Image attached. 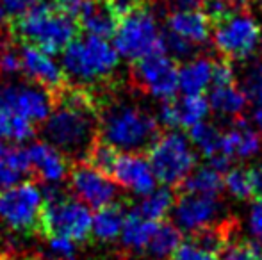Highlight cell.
Returning a JSON list of instances; mask_svg holds the SVG:
<instances>
[{
    "instance_id": "1",
    "label": "cell",
    "mask_w": 262,
    "mask_h": 260,
    "mask_svg": "<svg viewBox=\"0 0 262 260\" xmlns=\"http://www.w3.org/2000/svg\"><path fill=\"white\" fill-rule=\"evenodd\" d=\"M54 107L43 127L45 143L73 162H82L98 137V102L88 87L64 84L54 91Z\"/></svg>"
},
{
    "instance_id": "2",
    "label": "cell",
    "mask_w": 262,
    "mask_h": 260,
    "mask_svg": "<svg viewBox=\"0 0 262 260\" xmlns=\"http://www.w3.org/2000/svg\"><path fill=\"white\" fill-rule=\"evenodd\" d=\"M100 139L127 153H148L161 137V125L148 111L123 100L98 107Z\"/></svg>"
},
{
    "instance_id": "3",
    "label": "cell",
    "mask_w": 262,
    "mask_h": 260,
    "mask_svg": "<svg viewBox=\"0 0 262 260\" xmlns=\"http://www.w3.org/2000/svg\"><path fill=\"white\" fill-rule=\"evenodd\" d=\"M79 23L59 13L54 0H38L27 13L14 16L9 23V34L21 45H31L52 56L59 54L79 38Z\"/></svg>"
},
{
    "instance_id": "4",
    "label": "cell",
    "mask_w": 262,
    "mask_h": 260,
    "mask_svg": "<svg viewBox=\"0 0 262 260\" xmlns=\"http://www.w3.org/2000/svg\"><path fill=\"white\" fill-rule=\"evenodd\" d=\"M43 207L38 232L43 237H66L73 243H84L90 237L93 216L79 200L70 198L59 185L47 184L43 189Z\"/></svg>"
},
{
    "instance_id": "5",
    "label": "cell",
    "mask_w": 262,
    "mask_h": 260,
    "mask_svg": "<svg viewBox=\"0 0 262 260\" xmlns=\"http://www.w3.org/2000/svg\"><path fill=\"white\" fill-rule=\"evenodd\" d=\"M118 52L107 39L97 36L77 38L62 50V72L75 86L97 82L116 69Z\"/></svg>"
},
{
    "instance_id": "6",
    "label": "cell",
    "mask_w": 262,
    "mask_h": 260,
    "mask_svg": "<svg viewBox=\"0 0 262 260\" xmlns=\"http://www.w3.org/2000/svg\"><path fill=\"white\" fill-rule=\"evenodd\" d=\"M113 38L114 49L125 59L136 61L148 54H166L162 32L159 31L156 14L152 13L148 4H145L141 9L134 11L128 16L121 18Z\"/></svg>"
},
{
    "instance_id": "7",
    "label": "cell",
    "mask_w": 262,
    "mask_h": 260,
    "mask_svg": "<svg viewBox=\"0 0 262 260\" xmlns=\"http://www.w3.org/2000/svg\"><path fill=\"white\" fill-rule=\"evenodd\" d=\"M148 162L156 180L166 187H179L194 170L196 155L182 134L168 132L150 148Z\"/></svg>"
},
{
    "instance_id": "8",
    "label": "cell",
    "mask_w": 262,
    "mask_h": 260,
    "mask_svg": "<svg viewBox=\"0 0 262 260\" xmlns=\"http://www.w3.org/2000/svg\"><path fill=\"white\" fill-rule=\"evenodd\" d=\"M212 29L214 46L228 61L248 59L260 39V27L248 9L237 11Z\"/></svg>"
},
{
    "instance_id": "9",
    "label": "cell",
    "mask_w": 262,
    "mask_h": 260,
    "mask_svg": "<svg viewBox=\"0 0 262 260\" xmlns=\"http://www.w3.org/2000/svg\"><path fill=\"white\" fill-rule=\"evenodd\" d=\"M41 207V189L32 180L6 189L0 195V218L16 232H38Z\"/></svg>"
},
{
    "instance_id": "10",
    "label": "cell",
    "mask_w": 262,
    "mask_h": 260,
    "mask_svg": "<svg viewBox=\"0 0 262 260\" xmlns=\"http://www.w3.org/2000/svg\"><path fill=\"white\" fill-rule=\"evenodd\" d=\"M54 107L52 93L38 84H0V112L20 116L31 123H41Z\"/></svg>"
},
{
    "instance_id": "11",
    "label": "cell",
    "mask_w": 262,
    "mask_h": 260,
    "mask_svg": "<svg viewBox=\"0 0 262 260\" xmlns=\"http://www.w3.org/2000/svg\"><path fill=\"white\" fill-rule=\"evenodd\" d=\"M130 75L138 89L161 100L173 98L179 89V66L164 52L148 54L132 61Z\"/></svg>"
},
{
    "instance_id": "12",
    "label": "cell",
    "mask_w": 262,
    "mask_h": 260,
    "mask_svg": "<svg viewBox=\"0 0 262 260\" xmlns=\"http://www.w3.org/2000/svg\"><path fill=\"white\" fill-rule=\"evenodd\" d=\"M70 187L84 205L102 208L116 198V184L88 162H73L70 168Z\"/></svg>"
},
{
    "instance_id": "13",
    "label": "cell",
    "mask_w": 262,
    "mask_h": 260,
    "mask_svg": "<svg viewBox=\"0 0 262 260\" xmlns=\"http://www.w3.org/2000/svg\"><path fill=\"white\" fill-rule=\"evenodd\" d=\"M221 210L220 198L214 195L179 193L175 200V223L182 232L193 233L210 226Z\"/></svg>"
},
{
    "instance_id": "14",
    "label": "cell",
    "mask_w": 262,
    "mask_h": 260,
    "mask_svg": "<svg viewBox=\"0 0 262 260\" xmlns=\"http://www.w3.org/2000/svg\"><path fill=\"white\" fill-rule=\"evenodd\" d=\"M111 178L141 196L150 195L157 184L148 159H145L141 153H120Z\"/></svg>"
},
{
    "instance_id": "15",
    "label": "cell",
    "mask_w": 262,
    "mask_h": 260,
    "mask_svg": "<svg viewBox=\"0 0 262 260\" xmlns=\"http://www.w3.org/2000/svg\"><path fill=\"white\" fill-rule=\"evenodd\" d=\"M20 56H21V72L34 84L45 87L50 93L61 89L64 84H68L62 68H59L52 57L43 52V50L31 45H21Z\"/></svg>"
},
{
    "instance_id": "16",
    "label": "cell",
    "mask_w": 262,
    "mask_h": 260,
    "mask_svg": "<svg viewBox=\"0 0 262 260\" xmlns=\"http://www.w3.org/2000/svg\"><path fill=\"white\" fill-rule=\"evenodd\" d=\"M25 150L31 162L32 178H39L47 184H59L70 173L68 159L49 143H32Z\"/></svg>"
},
{
    "instance_id": "17",
    "label": "cell",
    "mask_w": 262,
    "mask_h": 260,
    "mask_svg": "<svg viewBox=\"0 0 262 260\" xmlns=\"http://www.w3.org/2000/svg\"><path fill=\"white\" fill-rule=\"evenodd\" d=\"M260 135L245 118H235L232 127L221 135V153L228 159H246L260 150Z\"/></svg>"
},
{
    "instance_id": "18",
    "label": "cell",
    "mask_w": 262,
    "mask_h": 260,
    "mask_svg": "<svg viewBox=\"0 0 262 260\" xmlns=\"http://www.w3.org/2000/svg\"><path fill=\"white\" fill-rule=\"evenodd\" d=\"M166 29L194 45H204L210 38L212 23L202 11H173L166 16Z\"/></svg>"
},
{
    "instance_id": "19",
    "label": "cell",
    "mask_w": 262,
    "mask_h": 260,
    "mask_svg": "<svg viewBox=\"0 0 262 260\" xmlns=\"http://www.w3.org/2000/svg\"><path fill=\"white\" fill-rule=\"evenodd\" d=\"M77 23L88 34L109 39L116 32L120 20L105 6L104 0H86V4L82 7V13L77 18Z\"/></svg>"
},
{
    "instance_id": "20",
    "label": "cell",
    "mask_w": 262,
    "mask_h": 260,
    "mask_svg": "<svg viewBox=\"0 0 262 260\" xmlns=\"http://www.w3.org/2000/svg\"><path fill=\"white\" fill-rule=\"evenodd\" d=\"M207 100L214 112H217L221 116H230L234 120L241 118L246 111V105H248L245 93L235 84L223 87H212Z\"/></svg>"
},
{
    "instance_id": "21",
    "label": "cell",
    "mask_w": 262,
    "mask_h": 260,
    "mask_svg": "<svg viewBox=\"0 0 262 260\" xmlns=\"http://www.w3.org/2000/svg\"><path fill=\"white\" fill-rule=\"evenodd\" d=\"M212 61L207 57H196L179 68V89L184 94H202L210 84Z\"/></svg>"
},
{
    "instance_id": "22",
    "label": "cell",
    "mask_w": 262,
    "mask_h": 260,
    "mask_svg": "<svg viewBox=\"0 0 262 260\" xmlns=\"http://www.w3.org/2000/svg\"><path fill=\"white\" fill-rule=\"evenodd\" d=\"M159 221H150L139 216L138 212H128L125 216L123 228H121V241L127 248L134 251L146 250L154 232H156Z\"/></svg>"
},
{
    "instance_id": "23",
    "label": "cell",
    "mask_w": 262,
    "mask_h": 260,
    "mask_svg": "<svg viewBox=\"0 0 262 260\" xmlns=\"http://www.w3.org/2000/svg\"><path fill=\"white\" fill-rule=\"evenodd\" d=\"M125 208L121 203H109L105 207L98 208L93 216V226L91 232L100 241H114L121 233L125 221Z\"/></svg>"
},
{
    "instance_id": "24",
    "label": "cell",
    "mask_w": 262,
    "mask_h": 260,
    "mask_svg": "<svg viewBox=\"0 0 262 260\" xmlns=\"http://www.w3.org/2000/svg\"><path fill=\"white\" fill-rule=\"evenodd\" d=\"M241 91L252 104V120L262 132V61L255 59L248 63L241 79Z\"/></svg>"
},
{
    "instance_id": "25",
    "label": "cell",
    "mask_w": 262,
    "mask_h": 260,
    "mask_svg": "<svg viewBox=\"0 0 262 260\" xmlns=\"http://www.w3.org/2000/svg\"><path fill=\"white\" fill-rule=\"evenodd\" d=\"M223 187H225L223 175L220 171L212 170L210 166H204V168H198L196 171H191L189 177L179 185V191L194 193V195L217 196Z\"/></svg>"
},
{
    "instance_id": "26",
    "label": "cell",
    "mask_w": 262,
    "mask_h": 260,
    "mask_svg": "<svg viewBox=\"0 0 262 260\" xmlns=\"http://www.w3.org/2000/svg\"><path fill=\"white\" fill-rule=\"evenodd\" d=\"M180 244H182V232L171 223L159 221L156 232H154L152 239H150L148 246H146V251L154 258L164 260L171 258V255L175 253V250Z\"/></svg>"
},
{
    "instance_id": "27",
    "label": "cell",
    "mask_w": 262,
    "mask_h": 260,
    "mask_svg": "<svg viewBox=\"0 0 262 260\" xmlns=\"http://www.w3.org/2000/svg\"><path fill=\"white\" fill-rule=\"evenodd\" d=\"M175 200L177 196L171 191V187L162 185V187L154 189L150 195L143 198V201L138 205L136 212L145 219H150V221H162L168 216V212L171 210Z\"/></svg>"
},
{
    "instance_id": "28",
    "label": "cell",
    "mask_w": 262,
    "mask_h": 260,
    "mask_svg": "<svg viewBox=\"0 0 262 260\" xmlns=\"http://www.w3.org/2000/svg\"><path fill=\"white\" fill-rule=\"evenodd\" d=\"M177 111H179V127L189 130L193 125L204 122L209 114V100L204 94H182L175 98Z\"/></svg>"
},
{
    "instance_id": "29",
    "label": "cell",
    "mask_w": 262,
    "mask_h": 260,
    "mask_svg": "<svg viewBox=\"0 0 262 260\" xmlns=\"http://www.w3.org/2000/svg\"><path fill=\"white\" fill-rule=\"evenodd\" d=\"M221 132L212 123L200 122L189 129V141L204 153L207 159L221 153Z\"/></svg>"
},
{
    "instance_id": "30",
    "label": "cell",
    "mask_w": 262,
    "mask_h": 260,
    "mask_svg": "<svg viewBox=\"0 0 262 260\" xmlns=\"http://www.w3.org/2000/svg\"><path fill=\"white\" fill-rule=\"evenodd\" d=\"M118 155H120V153H118V150L114 148V146H111L109 143H105V141H102L100 137H97V141L91 145L84 162H88L90 166H93L95 170L100 171V173L111 177Z\"/></svg>"
},
{
    "instance_id": "31",
    "label": "cell",
    "mask_w": 262,
    "mask_h": 260,
    "mask_svg": "<svg viewBox=\"0 0 262 260\" xmlns=\"http://www.w3.org/2000/svg\"><path fill=\"white\" fill-rule=\"evenodd\" d=\"M225 187L232 196L239 200H248L253 196V184L250 168H230L223 177Z\"/></svg>"
},
{
    "instance_id": "32",
    "label": "cell",
    "mask_w": 262,
    "mask_h": 260,
    "mask_svg": "<svg viewBox=\"0 0 262 260\" xmlns=\"http://www.w3.org/2000/svg\"><path fill=\"white\" fill-rule=\"evenodd\" d=\"M162 43H164L166 54H169L171 59L186 61L196 56V45H194V43L187 41L186 38L168 31V29L162 32Z\"/></svg>"
},
{
    "instance_id": "33",
    "label": "cell",
    "mask_w": 262,
    "mask_h": 260,
    "mask_svg": "<svg viewBox=\"0 0 262 260\" xmlns=\"http://www.w3.org/2000/svg\"><path fill=\"white\" fill-rule=\"evenodd\" d=\"M230 63L232 61L228 59L212 61V72H210V84H212V87H223L235 84L234 66Z\"/></svg>"
},
{
    "instance_id": "34",
    "label": "cell",
    "mask_w": 262,
    "mask_h": 260,
    "mask_svg": "<svg viewBox=\"0 0 262 260\" xmlns=\"http://www.w3.org/2000/svg\"><path fill=\"white\" fill-rule=\"evenodd\" d=\"M49 253L54 260H75L77 248L72 239L66 237H47Z\"/></svg>"
},
{
    "instance_id": "35",
    "label": "cell",
    "mask_w": 262,
    "mask_h": 260,
    "mask_svg": "<svg viewBox=\"0 0 262 260\" xmlns=\"http://www.w3.org/2000/svg\"><path fill=\"white\" fill-rule=\"evenodd\" d=\"M171 260H220L216 253H210L202 248H198L193 243H182L171 255Z\"/></svg>"
},
{
    "instance_id": "36",
    "label": "cell",
    "mask_w": 262,
    "mask_h": 260,
    "mask_svg": "<svg viewBox=\"0 0 262 260\" xmlns=\"http://www.w3.org/2000/svg\"><path fill=\"white\" fill-rule=\"evenodd\" d=\"M157 122H159V125L166 127V129H177V127H179V111H177L175 97L166 98V100L161 102Z\"/></svg>"
},
{
    "instance_id": "37",
    "label": "cell",
    "mask_w": 262,
    "mask_h": 260,
    "mask_svg": "<svg viewBox=\"0 0 262 260\" xmlns=\"http://www.w3.org/2000/svg\"><path fill=\"white\" fill-rule=\"evenodd\" d=\"M105 6L113 11V14L121 20V18L128 16L134 11L141 9L143 6L146 4V0H104Z\"/></svg>"
},
{
    "instance_id": "38",
    "label": "cell",
    "mask_w": 262,
    "mask_h": 260,
    "mask_svg": "<svg viewBox=\"0 0 262 260\" xmlns=\"http://www.w3.org/2000/svg\"><path fill=\"white\" fill-rule=\"evenodd\" d=\"M24 175L9 166L4 159H0V191H6L9 187H14L21 182Z\"/></svg>"
},
{
    "instance_id": "39",
    "label": "cell",
    "mask_w": 262,
    "mask_h": 260,
    "mask_svg": "<svg viewBox=\"0 0 262 260\" xmlns=\"http://www.w3.org/2000/svg\"><path fill=\"white\" fill-rule=\"evenodd\" d=\"M38 0H2V6L6 9V13H9L11 16H20V14L27 13Z\"/></svg>"
},
{
    "instance_id": "40",
    "label": "cell",
    "mask_w": 262,
    "mask_h": 260,
    "mask_svg": "<svg viewBox=\"0 0 262 260\" xmlns=\"http://www.w3.org/2000/svg\"><path fill=\"white\" fill-rule=\"evenodd\" d=\"M250 230L257 241L262 243V203H257L250 212Z\"/></svg>"
},
{
    "instance_id": "41",
    "label": "cell",
    "mask_w": 262,
    "mask_h": 260,
    "mask_svg": "<svg viewBox=\"0 0 262 260\" xmlns=\"http://www.w3.org/2000/svg\"><path fill=\"white\" fill-rule=\"evenodd\" d=\"M250 175H252V184H253V196L257 203H262V164L250 168Z\"/></svg>"
},
{
    "instance_id": "42",
    "label": "cell",
    "mask_w": 262,
    "mask_h": 260,
    "mask_svg": "<svg viewBox=\"0 0 262 260\" xmlns=\"http://www.w3.org/2000/svg\"><path fill=\"white\" fill-rule=\"evenodd\" d=\"M207 0H171L173 6L179 7V11H198L204 7Z\"/></svg>"
},
{
    "instance_id": "43",
    "label": "cell",
    "mask_w": 262,
    "mask_h": 260,
    "mask_svg": "<svg viewBox=\"0 0 262 260\" xmlns=\"http://www.w3.org/2000/svg\"><path fill=\"white\" fill-rule=\"evenodd\" d=\"M227 2L230 4V6L234 7L235 11H246L253 0H227Z\"/></svg>"
},
{
    "instance_id": "44",
    "label": "cell",
    "mask_w": 262,
    "mask_h": 260,
    "mask_svg": "<svg viewBox=\"0 0 262 260\" xmlns=\"http://www.w3.org/2000/svg\"><path fill=\"white\" fill-rule=\"evenodd\" d=\"M0 260H45V258H38V257H27V258H13V257H7V255H2Z\"/></svg>"
},
{
    "instance_id": "45",
    "label": "cell",
    "mask_w": 262,
    "mask_h": 260,
    "mask_svg": "<svg viewBox=\"0 0 262 260\" xmlns=\"http://www.w3.org/2000/svg\"><path fill=\"white\" fill-rule=\"evenodd\" d=\"M253 260H262V253H259V255H257V257L253 258Z\"/></svg>"
},
{
    "instance_id": "46",
    "label": "cell",
    "mask_w": 262,
    "mask_h": 260,
    "mask_svg": "<svg viewBox=\"0 0 262 260\" xmlns=\"http://www.w3.org/2000/svg\"><path fill=\"white\" fill-rule=\"evenodd\" d=\"M259 7H260V13H262V0H259Z\"/></svg>"
},
{
    "instance_id": "47",
    "label": "cell",
    "mask_w": 262,
    "mask_h": 260,
    "mask_svg": "<svg viewBox=\"0 0 262 260\" xmlns=\"http://www.w3.org/2000/svg\"><path fill=\"white\" fill-rule=\"evenodd\" d=\"M260 43H262V39H260Z\"/></svg>"
}]
</instances>
